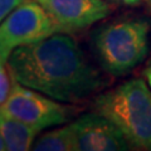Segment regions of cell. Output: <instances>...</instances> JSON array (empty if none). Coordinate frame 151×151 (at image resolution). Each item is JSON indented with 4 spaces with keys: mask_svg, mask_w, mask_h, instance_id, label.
I'll return each mask as SVG.
<instances>
[{
    "mask_svg": "<svg viewBox=\"0 0 151 151\" xmlns=\"http://www.w3.org/2000/svg\"><path fill=\"white\" fill-rule=\"evenodd\" d=\"M13 79L60 102L86 100L102 86L100 72L87 62L81 47L67 33L19 47L8 59Z\"/></svg>",
    "mask_w": 151,
    "mask_h": 151,
    "instance_id": "obj_1",
    "label": "cell"
},
{
    "mask_svg": "<svg viewBox=\"0 0 151 151\" xmlns=\"http://www.w3.org/2000/svg\"><path fill=\"white\" fill-rule=\"evenodd\" d=\"M94 110L116 125L131 146L151 150V89L144 79H130L100 94Z\"/></svg>",
    "mask_w": 151,
    "mask_h": 151,
    "instance_id": "obj_2",
    "label": "cell"
},
{
    "mask_svg": "<svg viewBox=\"0 0 151 151\" xmlns=\"http://www.w3.org/2000/svg\"><path fill=\"white\" fill-rule=\"evenodd\" d=\"M97 58L106 72L119 76L134 69L149 49V23L125 19L100 28L93 35Z\"/></svg>",
    "mask_w": 151,
    "mask_h": 151,
    "instance_id": "obj_3",
    "label": "cell"
},
{
    "mask_svg": "<svg viewBox=\"0 0 151 151\" xmlns=\"http://www.w3.org/2000/svg\"><path fill=\"white\" fill-rule=\"evenodd\" d=\"M58 33L54 20L37 1H24L0 24V58L4 63L19 47L43 40Z\"/></svg>",
    "mask_w": 151,
    "mask_h": 151,
    "instance_id": "obj_4",
    "label": "cell"
},
{
    "mask_svg": "<svg viewBox=\"0 0 151 151\" xmlns=\"http://www.w3.org/2000/svg\"><path fill=\"white\" fill-rule=\"evenodd\" d=\"M0 111L39 131L62 125L68 120V111L62 105L18 82L13 84Z\"/></svg>",
    "mask_w": 151,
    "mask_h": 151,
    "instance_id": "obj_5",
    "label": "cell"
},
{
    "mask_svg": "<svg viewBox=\"0 0 151 151\" xmlns=\"http://www.w3.org/2000/svg\"><path fill=\"white\" fill-rule=\"evenodd\" d=\"M54 20L58 32L72 33L105 19L112 12L106 0H37Z\"/></svg>",
    "mask_w": 151,
    "mask_h": 151,
    "instance_id": "obj_6",
    "label": "cell"
},
{
    "mask_svg": "<svg viewBox=\"0 0 151 151\" xmlns=\"http://www.w3.org/2000/svg\"><path fill=\"white\" fill-rule=\"evenodd\" d=\"M70 126L76 151H125L131 146L117 126L98 112L87 113Z\"/></svg>",
    "mask_w": 151,
    "mask_h": 151,
    "instance_id": "obj_7",
    "label": "cell"
},
{
    "mask_svg": "<svg viewBox=\"0 0 151 151\" xmlns=\"http://www.w3.org/2000/svg\"><path fill=\"white\" fill-rule=\"evenodd\" d=\"M39 130L0 111V137L8 151L30 150Z\"/></svg>",
    "mask_w": 151,
    "mask_h": 151,
    "instance_id": "obj_8",
    "label": "cell"
},
{
    "mask_svg": "<svg viewBox=\"0 0 151 151\" xmlns=\"http://www.w3.org/2000/svg\"><path fill=\"white\" fill-rule=\"evenodd\" d=\"M34 151H76L72 126L49 131L38 137L32 146Z\"/></svg>",
    "mask_w": 151,
    "mask_h": 151,
    "instance_id": "obj_9",
    "label": "cell"
},
{
    "mask_svg": "<svg viewBox=\"0 0 151 151\" xmlns=\"http://www.w3.org/2000/svg\"><path fill=\"white\" fill-rule=\"evenodd\" d=\"M1 58H0V106L6 101V98L10 93V81H9V76Z\"/></svg>",
    "mask_w": 151,
    "mask_h": 151,
    "instance_id": "obj_10",
    "label": "cell"
},
{
    "mask_svg": "<svg viewBox=\"0 0 151 151\" xmlns=\"http://www.w3.org/2000/svg\"><path fill=\"white\" fill-rule=\"evenodd\" d=\"M24 1L25 0H0V24L14 9Z\"/></svg>",
    "mask_w": 151,
    "mask_h": 151,
    "instance_id": "obj_11",
    "label": "cell"
},
{
    "mask_svg": "<svg viewBox=\"0 0 151 151\" xmlns=\"http://www.w3.org/2000/svg\"><path fill=\"white\" fill-rule=\"evenodd\" d=\"M144 76H145V78H146V81H147L149 87H150V89H151V60H150L149 65H147V67H146V69H145Z\"/></svg>",
    "mask_w": 151,
    "mask_h": 151,
    "instance_id": "obj_12",
    "label": "cell"
},
{
    "mask_svg": "<svg viewBox=\"0 0 151 151\" xmlns=\"http://www.w3.org/2000/svg\"><path fill=\"white\" fill-rule=\"evenodd\" d=\"M121 3H124V4H126V5H139V4L142 1V0H120Z\"/></svg>",
    "mask_w": 151,
    "mask_h": 151,
    "instance_id": "obj_13",
    "label": "cell"
},
{
    "mask_svg": "<svg viewBox=\"0 0 151 151\" xmlns=\"http://www.w3.org/2000/svg\"><path fill=\"white\" fill-rule=\"evenodd\" d=\"M4 150H6V147H5V144L3 142L1 137H0V151H4Z\"/></svg>",
    "mask_w": 151,
    "mask_h": 151,
    "instance_id": "obj_14",
    "label": "cell"
}]
</instances>
